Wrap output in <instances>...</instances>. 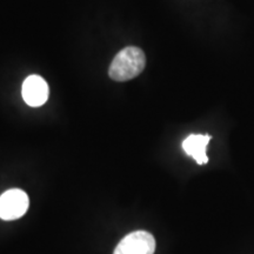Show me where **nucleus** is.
Segmentation results:
<instances>
[{
  "instance_id": "obj_3",
  "label": "nucleus",
  "mask_w": 254,
  "mask_h": 254,
  "mask_svg": "<svg viewBox=\"0 0 254 254\" xmlns=\"http://www.w3.org/2000/svg\"><path fill=\"white\" fill-rule=\"evenodd\" d=\"M155 240L146 231H136L127 234L117 245L113 254H154Z\"/></svg>"
},
{
  "instance_id": "obj_1",
  "label": "nucleus",
  "mask_w": 254,
  "mask_h": 254,
  "mask_svg": "<svg viewBox=\"0 0 254 254\" xmlns=\"http://www.w3.org/2000/svg\"><path fill=\"white\" fill-rule=\"evenodd\" d=\"M146 66V56L139 47L128 46L114 57L110 65L109 75L114 81H128L138 77Z\"/></svg>"
},
{
  "instance_id": "obj_5",
  "label": "nucleus",
  "mask_w": 254,
  "mask_h": 254,
  "mask_svg": "<svg viewBox=\"0 0 254 254\" xmlns=\"http://www.w3.org/2000/svg\"><path fill=\"white\" fill-rule=\"evenodd\" d=\"M211 135L208 134H190L183 141V150L190 157H192L196 161V164L205 165L208 163L206 148Z\"/></svg>"
},
{
  "instance_id": "obj_2",
  "label": "nucleus",
  "mask_w": 254,
  "mask_h": 254,
  "mask_svg": "<svg viewBox=\"0 0 254 254\" xmlns=\"http://www.w3.org/2000/svg\"><path fill=\"white\" fill-rule=\"evenodd\" d=\"M30 200L24 190L12 189L0 195V219L15 220L26 213Z\"/></svg>"
},
{
  "instance_id": "obj_4",
  "label": "nucleus",
  "mask_w": 254,
  "mask_h": 254,
  "mask_svg": "<svg viewBox=\"0 0 254 254\" xmlns=\"http://www.w3.org/2000/svg\"><path fill=\"white\" fill-rule=\"evenodd\" d=\"M23 99L28 106H43L49 99V85L44 78L32 74L25 79L23 84Z\"/></svg>"
}]
</instances>
